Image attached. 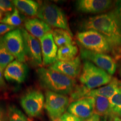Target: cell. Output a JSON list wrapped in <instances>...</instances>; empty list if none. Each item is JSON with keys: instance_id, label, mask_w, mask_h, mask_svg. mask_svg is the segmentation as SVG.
I'll return each instance as SVG.
<instances>
[{"instance_id": "obj_1", "label": "cell", "mask_w": 121, "mask_h": 121, "mask_svg": "<svg viewBox=\"0 0 121 121\" xmlns=\"http://www.w3.org/2000/svg\"><path fill=\"white\" fill-rule=\"evenodd\" d=\"M81 27L85 30H95L104 35L109 44L112 57L116 61L121 60V24L115 9L87 18Z\"/></svg>"}, {"instance_id": "obj_2", "label": "cell", "mask_w": 121, "mask_h": 121, "mask_svg": "<svg viewBox=\"0 0 121 121\" xmlns=\"http://www.w3.org/2000/svg\"><path fill=\"white\" fill-rule=\"evenodd\" d=\"M37 74L40 85L47 90L54 93L70 94L76 85L75 79L49 68H39Z\"/></svg>"}, {"instance_id": "obj_3", "label": "cell", "mask_w": 121, "mask_h": 121, "mask_svg": "<svg viewBox=\"0 0 121 121\" xmlns=\"http://www.w3.org/2000/svg\"><path fill=\"white\" fill-rule=\"evenodd\" d=\"M78 78L81 85L91 90L109 84L113 78L93 63L85 60Z\"/></svg>"}, {"instance_id": "obj_4", "label": "cell", "mask_w": 121, "mask_h": 121, "mask_svg": "<svg viewBox=\"0 0 121 121\" xmlns=\"http://www.w3.org/2000/svg\"><path fill=\"white\" fill-rule=\"evenodd\" d=\"M37 16L51 27L65 30L72 34L64 11L56 4L49 2L42 4Z\"/></svg>"}, {"instance_id": "obj_5", "label": "cell", "mask_w": 121, "mask_h": 121, "mask_svg": "<svg viewBox=\"0 0 121 121\" xmlns=\"http://www.w3.org/2000/svg\"><path fill=\"white\" fill-rule=\"evenodd\" d=\"M78 43L84 49L95 53L111 54L108 40L102 34L93 30H84L76 35Z\"/></svg>"}, {"instance_id": "obj_6", "label": "cell", "mask_w": 121, "mask_h": 121, "mask_svg": "<svg viewBox=\"0 0 121 121\" xmlns=\"http://www.w3.org/2000/svg\"><path fill=\"white\" fill-rule=\"evenodd\" d=\"M20 105L29 117H38L44 108L45 97L40 90H30L21 98Z\"/></svg>"}, {"instance_id": "obj_7", "label": "cell", "mask_w": 121, "mask_h": 121, "mask_svg": "<svg viewBox=\"0 0 121 121\" xmlns=\"http://www.w3.org/2000/svg\"><path fill=\"white\" fill-rule=\"evenodd\" d=\"M71 104L70 98L66 95L46 90L44 107L51 119L60 118Z\"/></svg>"}, {"instance_id": "obj_8", "label": "cell", "mask_w": 121, "mask_h": 121, "mask_svg": "<svg viewBox=\"0 0 121 121\" xmlns=\"http://www.w3.org/2000/svg\"><path fill=\"white\" fill-rule=\"evenodd\" d=\"M6 47L16 60L24 63L26 60L25 45L21 29H16L2 38Z\"/></svg>"}, {"instance_id": "obj_9", "label": "cell", "mask_w": 121, "mask_h": 121, "mask_svg": "<svg viewBox=\"0 0 121 121\" xmlns=\"http://www.w3.org/2000/svg\"><path fill=\"white\" fill-rule=\"evenodd\" d=\"M80 57L82 60L93 63L111 76L116 71V60L108 54L93 52L81 47L80 49Z\"/></svg>"}, {"instance_id": "obj_10", "label": "cell", "mask_w": 121, "mask_h": 121, "mask_svg": "<svg viewBox=\"0 0 121 121\" xmlns=\"http://www.w3.org/2000/svg\"><path fill=\"white\" fill-rule=\"evenodd\" d=\"M21 30L24 38L26 57H28L35 66H42L43 60L40 41L38 39L30 34L25 29L22 28Z\"/></svg>"}, {"instance_id": "obj_11", "label": "cell", "mask_w": 121, "mask_h": 121, "mask_svg": "<svg viewBox=\"0 0 121 121\" xmlns=\"http://www.w3.org/2000/svg\"><path fill=\"white\" fill-rule=\"evenodd\" d=\"M94 99L93 97H85L69 104L67 109L69 112L78 118L84 121L94 114Z\"/></svg>"}, {"instance_id": "obj_12", "label": "cell", "mask_w": 121, "mask_h": 121, "mask_svg": "<svg viewBox=\"0 0 121 121\" xmlns=\"http://www.w3.org/2000/svg\"><path fill=\"white\" fill-rule=\"evenodd\" d=\"M82 67L81 57L77 56L71 60L65 61L57 60L49 66V69L75 79L79 77Z\"/></svg>"}, {"instance_id": "obj_13", "label": "cell", "mask_w": 121, "mask_h": 121, "mask_svg": "<svg viewBox=\"0 0 121 121\" xmlns=\"http://www.w3.org/2000/svg\"><path fill=\"white\" fill-rule=\"evenodd\" d=\"M110 0H79L76 3L78 11L86 13H99L108 11L114 6Z\"/></svg>"}, {"instance_id": "obj_14", "label": "cell", "mask_w": 121, "mask_h": 121, "mask_svg": "<svg viewBox=\"0 0 121 121\" xmlns=\"http://www.w3.org/2000/svg\"><path fill=\"white\" fill-rule=\"evenodd\" d=\"M40 40L43 65L51 66L57 60L58 47L56 44L52 31L43 36Z\"/></svg>"}, {"instance_id": "obj_15", "label": "cell", "mask_w": 121, "mask_h": 121, "mask_svg": "<svg viewBox=\"0 0 121 121\" xmlns=\"http://www.w3.org/2000/svg\"><path fill=\"white\" fill-rule=\"evenodd\" d=\"M28 69L25 63L14 60L4 70V78L7 81L22 84L25 81Z\"/></svg>"}, {"instance_id": "obj_16", "label": "cell", "mask_w": 121, "mask_h": 121, "mask_svg": "<svg viewBox=\"0 0 121 121\" xmlns=\"http://www.w3.org/2000/svg\"><path fill=\"white\" fill-rule=\"evenodd\" d=\"M24 27L30 34L39 39L53 30L52 27L38 18L26 19L24 22Z\"/></svg>"}, {"instance_id": "obj_17", "label": "cell", "mask_w": 121, "mask_h": 121, "mask_svg": "<svg viewBox=\"0 0 121 121\" xmlns=\"http://www.w3.org/2000/svg\"><path fill=\"white\" fill-rule=\"evenodd\" d=\"M121 81L117 78H113L112 81L105 85L99 88L90 90L87 94V97H93L94 96H102L109 99L117 91Z\"/></svg>"}, {"instance_id": "obj_18", "label": "cell", "mask_w": 121, "mask_h": 121, "mask_svg": "<svg viewBox=\"0 0 121 121\" xmlns=\"http://www.w3.org/2000/svg\"><path fill=\"white\" fill-rule=\"evenodd\" d=\"M13 2L19 11L30 17L37 16L40 7L38 3L33 0H14Z\"/></svg>"}, {"instance_id": "obj_19", "label": "cell", "mask_w": 121, "mask_h": 121, "mask_svg": "<svg viewBox=\"0 0 121 121\" xmlns=\"http://www.w3.org/2000/svg\"><path fill=\"white\" fill-rule=\"evenodd\" d=\"M94 113L99 117H103L104 118L108 117L112 113L109 100L108 98L102 96H94Z\"/></svg>"}, {"instance_id": "obj_20", "label": "cell", "mask_w": 121, "mask_h": 121, "mask_svg": "<svg viewBox=\"0 0 121 121\" xmlns=\"http://www.w3.org/2000/svg\"><path fill=\"white\" fill-rule=\"evenodd\" d=\"M78 53V48L75 42L60 48L57 52V60H71L76 58Z\"/></svg>"}, {"instance_id": "obj_21", "label": "cell", "mask_w": 121, "mask_h": 121, "mask_svg": "<svg viewBox=\"0 0 121 121\" xmlns=\"http://www.w3.org/2000/svg\"><path fill=\"white\" fill-rule=\"evenodd\" d=\"M54 41L58 47L73 43V35L66 30L60 29H55L52 31Z\"/></svg>"}, {"instance_id": "obj_22", "label": "cell", "mask_w": 121, "mask_h": 121, "mask_svg": "<svg viewBox=\"0 0 121 121\" xmlns=\"http://www.w3.org/2000/svg\"><path fill=\"white\" fill-rule=\"evenodd\" d=\"M14 60V57L6 47L2 38H0V68L4 70L6 67Z\"/></svg>"}, {"instance_id": "obj_23", "label": "cell", "mask_w": 121, "mask_h": 121, "mask_svg": "<svg viewBox=\"0 0 121 121\" xmlns=\"http://www.w3.org/2000/svg\"><path fill=\"white\" fill-rule=\"evenodd\" d=\"M23 22L22 16L20 14L19 11L16 7L11 13H7L4 18L1 20V23L7 24L10 26L17 27L22 25Z\"/></svg>"}, {"instance_id": "obj_24", "label": "cell", "mask_w": 121, "mask_h": 121, "mask_svg": "<svg viewBox=\"0 0 121 121\" xmlns=\"http://www.w3.org/2000/svg\"><path fill=\"white\" fill-rule=\"evenodd\" d=\"M7 112L9 121H29L25 114L14 105L9 106Z\"/></svg>"}, {"instance_id": "obj_25", "label": "cell", "mask_w": 121, "mask_h": 121, "mask_svg": "<svg viewBox=\"0 0 121 121\" xmlns=\"http://www.w3.org/2000/svg\"><path fill=\"white\" fill-rule=\"evenodd\" d=\"M90 91V90H89L82 85H76L73 91L69 94L70 95L69 98H70L71 103L72 102L87 97V94Z\"/></svg>"}, {"instance_id": "obj_26", "label": "cell", "mask_w": 121, "mask_h": 121, "mask_svg": "<svg viewBox=\"0 0 121 121\" xmlns=\"http://www.w3.org/2000/svg\"><path fill=\"white\" fill-rule=\"evenodd\" d=\"M112 111L116 113L121 110V83L116 93L109 99Z\"/></svg>"}, {"instance_id": "obj_27", "label": "cell", "mask_w": 121, "mask_h": 121, "mask_svg": "<svg viewBox=\"0 0 121 121\" xmlns=\"http://www.w3.org/2000/svg\"><path fill=\"white\" fill-rule=\"evenodd\" d=\"M14 4L13 1L0 0V11L10 13L14 9Z\"/></svg>"}, {"instance_id": "obj_28", "label": "cell", "mask_w": 121, "mask_h": 121, "mask_svg": "<svg viewBox=\"0 0 121 121\" xmlns=\"http://www.w3.org/2000/svg\"><path fill=\"white\" fill-rule=\"evenodd\" d=\"M15 29H16L13 26H10V25L5 24H0V35H6Z\"/></svg>"}, {"instance_id": "obj_29", "label": "cell", "mask_w": 121, "mask_h": 121, "mask_svg": "<svg viewBox=\"0 0 121 121\" xmlns=\"http://www.w3.org/2000/svg\"><path fill=\"white\" fill-rule=\"evenodd\" d=\"M62 121H82L69 112H66L60 117Z\"/></svg>"}, {"instance_id": "obj_30", "label": "cell", "mask_w": 121, "mask_h": 121, "mask_svg": "<svg viewBox=\"0 0 121 121\" xmlns=\"http://www.w3.org/2000/svg\"><path fill=\"white\" fill-rule=\"evenodd\" d=\"M0 121H9L7 112L5 111L0 105Z\"/></svg>"}, {"instance_id": "obj_31", "label": "cell", "mask_w": 121, "mask_h": 121, "mask_svg": "<svg viewBox=\"0 0 121 121\" xmlns=\"http://www.w3.org/2000/svg\"><path fill=\"white\" fill-rule=\"evenodd\" d=\"M105 121H121V118L116 114L112 113L108 117L104 118Z\"/></svg>"}, {"instance_id": "obj_32", "label": "cell", "mask_w": 121, "mask_h": 121, "mask_svg": "<svg viewBox=\"0 0 121 121\" xmlns=\"http://www.w3.org/2000/svg\"><path fill=\"white\" fill-rule=\"evenodd\" d=\"M3 71H4V70L0 68V90H2L6 86V82L4 81V75Z\"/></svg>"}, {"instance_id": "obj_33", "label": "cell", "mask_w": 121, "mask_h": 121, "mask_svg": "<svg viewBox=\"0 0 121 121\" xmlns=\"http://www.w3.org/2000/svg\"><path fill=\"white\" fill-rule=\"evenodd\" d=\"M114 9L117 13L119 22L121 24V1H119L117 3V6Z\"/></svg>"}, {"instance_id": "obj_34", "label": "cell", "mask_w": 121, "mask_h": 121, "mask_svg": "<svg viewBox=\"0 0 121 121\" xmlns=\"http://www.w3.org/2000/svg\"><path fill=\"white\" fill-rule=\"evenodd\" d=\"M114 114H116V115H117V116H118L119 117H120L121 118V110H119L118 112H117L114 113Z\"/></svg>"}, {"instance_id": "obj_35", "label": "cell", "mask_w": 121, "mask_h": 121, "mask_svg": "<svg viewBox=\"0 0 121 121\" xmlns=\"http://www.w3.org/2000/svg\"><path fill=\"white\" fill-rule=\"evenodd\" d=\"M52 121H62L60 118H54L52 119Z\"/></svg>"}, {"instance_id": "obj_36", "label": "cell", "mask_w": 121, "mask_h": 121, "mask_svg": "<svg viewBox=\"0 0 121 121\" xmlns=\"http://www.w3.org/2000/svg\"><path fill=\"white\" fill-rule=\"evenodd\" d=\"M2 13H1V11H0V22H1V20H2Z\"/></svg>"}, {"instance_id": "obj_37", "label": "cell", "mask_w": 121, "mask_h": 121, "mask_svg": "<svg viewBox=\"0 0 121 121\" xmlns=\"http://www.w3.org/2000/svg\"><path fill=\"white\" fill-rule=\"evenodd\" d=\"M119 75L121 78V67H119Z\"/></svg>"}, {"instance_id": "obj_38", "label": "cell", "mask_w": 121, "mask_h": 121, "mask_svg": "<svg viewBox=\"0 0 121 121\" xmlns=\"http://www.w3.org/2000/svg\"><path fill=\"white\" fill-rule=\"evenodd\" d=\"M102 121H105V119H104V120H103Z\"/></svg>"}]
</instances>
